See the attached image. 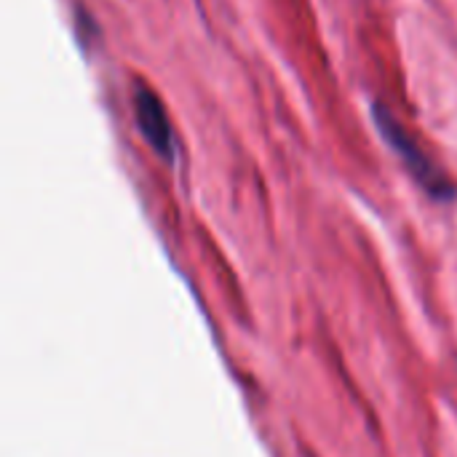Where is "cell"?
Instances as JSON below:
<instances>
[{"instance_id": "obj_1", "label": "cell", "mask_w": 457, "mask_h": 457, "mask_svg": "<svg viewBox=\"0 0 457 457\" xmlns=\"http://www.w3.org/2000/svg\"><path fill=\"white\" fill-rule=\"evenodd\" d=\"M372 118H375V126L380 131V137L391 145V150L402 158L404 169L412 174V179L436 201H450L455 195V187L453 182L439 171V166L418 147V142L404 131V126L383 107V104H375L372 107Z\"/></svg>"}, {"instance_id": "obj_2", "label": "cell", "mask_w": 457, "mask_h": 457, "mask_svg": "<svg viewBox=\"0 0 457 457\" xmlns=\"http://www.w3.org/2000/svg\"><path fill=\"white\" fill-rule=\"evenodd\" d=\"M134 115H137V126H139L142 137L147 139V145L163 161L171 163L174 161V134H171V123H169V115H166L163 102L147 86H137V91H134Z\"/></svg>"}]
</instances>
